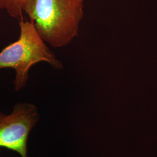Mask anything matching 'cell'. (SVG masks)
Segmentation results:
<instances>
[{"mask_svg":"<svg viewBox=\"0 0 157 157\" xmlns=\"http://www.w3.org/2000/svg\"><path fill=\"white\" fill-rule=\"evenodd\" d=\"M84 0H30L25 7L29 21L54 48L69 45L78 34Z\"/></svg>","mask_w":157,"mask_h":157,"instance_id":"1","label":"cell"},{"mask_svg":"<svg viewBox=\"0 0 157 157\" xmlns=\"http://www.w3.org/2000/svg\"><path fill=\"white\" fill-rule=\"evenodd\" d=\"M19 25V39L0 52V69L10 68L15 72L13 84L16 91L26 86L29 71L34 65L44 62L55 69H62L63 67L40 36L32 22L22 17Z\"/></svg>","mask_w":157,"mask_h":157,"instance_id":"2","label":"cell"},{"mask_svg":"<svg viewBox=\"0 0 157 157\" xmlns=\"http://www.w3.org/2000/svg\"><path fill=\"white\" fill-rule=\"evenodd\" d=\"M39 118L36 107L26 102L17 104L8 115L0 112V147L28 157V136Z\"/></svg>","mask_w":157,"mask_h":157,"instance_id":"3","label":"cell"},{"mask_svg":"<svg viewBox=\"0 0 157 157\" xmlns=\"http://www.w3.org/2000/svg\"><path fill=\"white\" fill-rule=\"evenodd\" d=\"M30 0H0V10L13 18H22L24 9Z\"/></svg>","mask_w":157,"mask_h":157,"instance_id":"4","label":"cell"}]
</instances>
